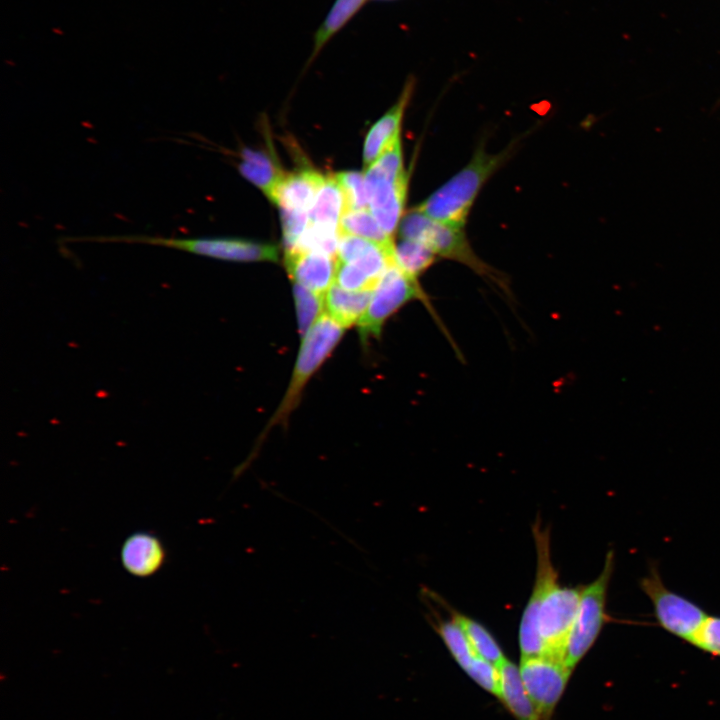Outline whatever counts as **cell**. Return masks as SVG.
<instances>
[{
	"label": "cell",
	"instance_id": "22",
	"mask_svg": "<svg viewBox=\"0 0 720 720\" xmlns=\"http://www.w3.org/2000/svg\"><path fill=\"white\" fill-rule=\"evenodd\" d=\"M366 0H336L314 36L315 56L322 47L362 8Z\"/></svg>",
	"mask_w": 720,
	"mask_h": 720
},
{
	"label": "cell",
	"instance_id": "18",
	"mask_svg": "<svg viewBox=\"0 0 720 720\" xmlns=\"http://www.w3.org/2000/svg\"><path fill=\"white\" fill-rule=\"evenodd\" d=\"M344 211L340 186L333 177H326L312 206L308 211V224L339 229Z\"/></svg>",
	"mask_w": 720,
	"mask_h": 720
},
{
	"label": "cell",
	"instance_id": "8",
	"mask_svg": "<svg viewBox=\"0 0 720 720\" xmlns=\"http://www.w3.org/2000/svg\"><path fill=\"white\" fill-rule=\"evenodd\" d=\"M640 588L652 603L657 624L693 645L709 617L707 612L692 600L670 590L655 566L641 578Z\"/></svg>",
	"mask_w": 720,
	"mask_h": 720
},
{
	"label": "cell",
	"instance_id": "1",
	"mask_svg": "<svg viewBox=\"0 0 720 720\" xmlns=\"http://www.w3.org/2000/svg\"><path fill=\"white\" fill-rule=\"evenodd\" d=\"M537 568L532 594L519 629L521 658L552 656L563 661L583 586L567 587L558 582L550 553V534L539 520L533 526Z\"/></svg>",
	"mask_w": 720,
	"mask_h": 720
},
{
	"label": "cell",
	"instance_id": "2",
	"mask_svg": "<svg viewBox=\"0 0 720 720\" xmlns=\"http://www.w3.org/2000/svg\"><path fill=\"white\" fill-rule=\"evenodd\" d=\"M513 146L497 154L479 146L471 161L415 209L444 224L463 228L486 181L510 158Z\"/></svg>",
	"mask_w": 720,
	"mask_h": 720
},
{
	"label": "cell",
	"instance_id": "3",
	"mask_svg": "<svg viewBox=\"0 0 720 720\" xmlns=\"http://www.w3.org/2000/svg\"><path fill=\"white\" fill-rule=\"evenodd\" d=\"M399 235L426 244L438 257L461 263L511 298L505 274L484 262L472 249L463 228L436 221L417 209L400 221Z\"/></svg>",
	"mask_w": 720,
	"mask_h": 720
},
{
	"label": "cell",
	"instance_id": "17",
	"mask_svg": "<svg viewBox=\"0 0 720 720\" xmlns=\"http://www.w3.org/2000/svg\"><path fill=\"white\" fill-rule=\"evenodd\" d=\"M500 699L517 720H544L527 695L519 668L506 659L500 666Z\"/></svg>",
	"mask_w": 720,
	"mask_h": 720
},
{
	"label": "cell",
	"instance_id": "5",
	"mask_svg": "<svg viewBox=\"0 0 720 720\" xmlns=\"http://www.w3.org/2000/svg\"><path fill=\"white\" fill-rule=\"evenodd\" d=\"M344 329L327 313H323L303 337L288 389L265 433L276 424H285L297 407L303 389L312 375L341 340Z\"/></svg>",
	"mask_w": 720,
	"mask_h": 720
},
{
	"label": "cell",
	"instance_id": "28",
	"mask_svg": "<svg viewBox=\"0 0 720 720\" xmlns=\"http://www.w3.org/2000/svg\"><path fill=\"white\" fill-rule=\"evenodd\" d=\"M335 281L338 286L350 291L372 290L376 284L355 265L338 261Z\"/></svg>",
	"mask_w": 720,
	"mask_h": 720
},
{
	"label": "cell",
	"instance_id": "7",
	"mask_svg": "<svg viewBox=\"0 0 720 720\" xmlns=\"http://www.w3.org/2000/svg\"><path fill=\"white\" fill-rule=\"evenodd\" d=\"M415 299L424 302L427 309L432 312L435 321L447 335L445 326L439 320L418 280L411 278L397 264H394L378 279L372 289L368 307L357 322L361 339L366 341L371 337H378L384 323L405 304Z\"/></svg>",
	"mask_w": 720,
	"mask_h": 720
},
{
	"label": "cell",
	"instance_id": "15",
	"mask_svg": "<svg viewBox=\"0 0 720 720\" xmlns=\"http://www.w3.org/2000/svg\"><path fill=\"white\" fill-rule=\"evenodd\" d=\"M242 162L238 168L240 173L256 185L271 200L273 193L284 177V172L271 152L243 148Z\"/></svg>",
	"mask_w": 720,
	"mask_h": 720
},
{
	"label": "cell",
	"instance_id": "23",
	"mask_svg": "<svg viewBox=\"0 0 720 720\" xmlns=\"http://www.w3.org/2000/svg\"><path fill=\"white\" fill-rule=\"evenodd\" d=\"M436 629L455 661L466 672L479 656L462 627L452 617L450 620L437 618Z\"/></svg>",
	"mask_w": 720,
	"mask_h": 720
},
{
	"label": "cell",
	"instance_id": "27",
	"mask_svg": "<svg viewBox=\"0 0 720 720\" xmlns=\"http://www.w3.org/2000/svg\"><path fill=\"white\" fill-rule=\"evenodd\" d=\"M285 250L292 249L308 226V212L280 208Z\"/></svg>",
	"mask_w": 720,
	"mask_h": 720
},
{
	"label": "cell",
	"instance_id": "19",
	"mask_svg": "<svg viewBox=\"0 0 720 720\" xmlns=\"http://www.w3.org/2000/svg\"><path fill=\"white\" fill-rule=\"evenodd\" d=\"M451 617L462 627L476 654L500 668L506 661V658L500 646L488 630L480 623L455 610H451Z\"/></svg>",
	"mask_w": 720,
	"mask_h": 720
},
{
	"label": "cell",
	"instance_id": "14",
	"mask_svg": "<svg viewBox=\"0 0 720 720\" xmlns=\"http://www.w3.org/2000/svg\"><path fill=\"white\" fill-rule=\"evenodd\" d=\"M164 548L160 540L148 533H136L128 537L121 549V561L132 575L147 577L163 564Z\"/></svg>",
	"mask_w": 720,
	"mask_h": 720
},
{
	"label": "cell",
	"instance_id": "13",
	"mask_svg": "<svg viewBox=\"0 0 720 720\" xmlns=\"http://www.w3.org/2000/svg\"><path fill=\"white\" fill-rule=\"evenodd\" d=\"M412 85L408 83L398 101L383 115L368 132L363 148V163L373 164L384 151L400 137V124L411 95Z\"/></svg>",
	"mask_w": 720,
	"mask_h": 720
},
{
	"label": "cell",
	"instance_id": "6",
	"mask_svg": "<svg viewBox=\"0 0 720 720\" xmlns=\"http://www.w3.org/2000/svg\"><path fill=\"white\" fill-rule=\"evenodd\" d=\"M613 570L614 553L610 550L606 554L601 573L593 582L583 586L577 615L563 654V662L570 671L574 670L592 648L608 622L606 604Z\"/></svg>",
	"mask_w": 720,
	"mask_h": 720
},
{
	"label": "cell",
	"instance_id": "4",
	"mask_svg": "<svg viewBox=\"0 0 720 720\" xmlns=\"http://www.w3.org/2000/svg\"><path fill=\"white\" fill-rule=\"evenodd\" d=\"M77 241L148 244L238 262H277L279 260V250L276 245L239 238L113 235L77 237Z\"/></svg>",
	"mask_w": 720,
	"mask_h": 720
},
{
	"label": "cell",
	"instance_id": "26",
	"mask_svg": "<svg viewBox=\"0 0 720 720\" xmlns=\"http://www.w3.org/2000/svg\"><path fill=\"white\" fill-rule=\"evenodd\" d=\"M344 200V211L366 209L368 204L365 176L358 171H342L335 174Z\"/></svg>",
	"mask_w": 720,
	"mask_h": 720
},
{
	"label": "cell",
	"instance_id": "12",
	"mask_svg": "<svg viewBox=\"0 0 720 720\" xmlns=\"http://www.w3.org/2000/svg\"><path fill=\"white\" fill-rule=\"evenodd\" d=\"M325 179L326 177L313 169L285 174L271 201L279 208L308 212Z\"/></svg>",
	"mask_w": 720,
	"mask_h": 720
},
{
	"label": "cell",
	"instance_id": "16",
	"mask_svg": "<svg viewBox=\"0 0 720 720\" xmlns=\"http://www.w3.org/2000/svg\"><path fill=\"white\" fill-rule=\"evenodd\" d=\"M371 294L372 290L350 291L334 283L325 294V309L334 321L348 328L363 316Z\"/></svg>",
	"mask_w": 720,
	"mask_h": 720
},
{
	"label": "cell",
	"instance_id": "24",
	"mask_svg": "<svg viewBox=\"0 0 720 720\" xmlns=\"http://www.w3.org/2000/svg\"><path fill=\"white\" fill-rule=\"evenodd\" d=\"M298 330L303 338L325 309L324 296L297 283L293 286Z\"/></svg>",
	"mask_w": 720,
	"mask_h": 720
},
{
	"label": "cell",
	"instance_id": "21",
	"mask_svg": "<svg viewBox=\"0 0 720 720\" xmlns=\"http://www.w3.org/2000/svg\"><path fill=\"white\" fill-rule=\"evenodd\" d=\"M394 256L397 266L415 280L438 258L426 244L403 238L395 244Z\"/></svg>",
	"mask_w": 720,
	"mask_h": 720
},
{
	"label": "cell",
	"instance_id": "11",
	"mask_svg": "<svg viewBox=\"0 0 720 720\" xmlns=\"http://www.w3.org/2000/svg\"><path fill=\"white\" fill-rule=\"evenodd\" d=\"M284 263L295 283L325 296L334 284L337 259L310 251L285 250Z\"/></svg>",
	"mask_w": 720,
	"mask_h": 720
},
{
	"label": "cell",
	"instance_id": "25",
	"mask_svg": "<svg viewBox=\"0 0 720 720\" xmlns=\"http://www.w3.org/2000/svg\"><path fill=\"white\" fill-rule=\"evenodd\" d=\"M339 238V229L308 224L307 228L292 249L319 252L335 257L337 254Z\"/></svg>",
	"mask_w": 720,
	"mask_h": 720
},
{
	"label": "cell",
	"instance_id": "9",
	"mask_svg": "<svg viewBox=\"0 0 720 720\" xmlns=\"http://www.w3.org/2000/svg\"><path fill=\"white\" fill-rule=\"evenodd\" d=\"M524 689L544 720H550L572 673L561 659L552 656L521 658Z\"/></svg>",
	"mask_w": 720,
	"mask_h": 720
},
{
	"label": "cell",
	"instance_id": "20",
	"mask_svg": "<svg viewBox=\"0 0 720 720\" xmlns=\"http://www.w3.org/2000/svg\"><path fill=\"white\" fill-rule=\"evenodd\" d=\"M340 235H355L370 240L383 247L392 248L394 242L377 220L366 209L348 211L342 214L339 223Z\"/></svg>",
	"mask_w": 720,
	"mask_h": 720
},
{
	"label": "cell",
	"instance_id": "10",
	"mask_svg": "<svg viewBox=\"0 0 720 720\" xmlns=\"http://www.w3.org/2000/svg\"><path fill=\"white\" fill-rule=\"evenodd\" d=\"M364 176L369 209L382 229L392 236L405 206L408 174L388 171L374 162Z\"/></svg>",
	"mask_w": 720,
	"mask_h": 720
},
{
	"label": "cell",
	"instance_id": "29",
	"mask_svg": "<svg viewBox=\"0 0 720 720\" xmlns=\"http://www.w3.org/2000/svg\"><path fill=\"white\" fill-rule=\"evenodd\" d=\"M696 648L720 657V616H709L693 644Z\"/></svg>",
	"mask_w": 720,
	"mask_h": 720
}]
</instances>
